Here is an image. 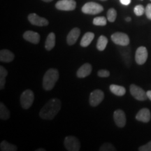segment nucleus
Wrapping results in <instances>:
<instances>
[{"instance_id": "dca6fc26", "label": "nucleus", "mask_w": 151, "mask_h": 151, "mask_svg": "<svg viewBox=\"0 0 151 151\" xmlns=\"http://www.w3.org/2000/svg\"><path fill=\"white\" fill-rule=\"evenodd\" d=\"M92 72V65L89 63H86L79 68L76 72V76L78 78H85L88 76Z\"/></svg>"}, {"instance_id": "9d476101", "label": "nucleus", "mask_w": 151, "mask_h": 151, "mask_svg": "<svg viewBox=\"0 0 151 151\" xmlns=\"http://www.w3.org/2000/svg\"><path fill=\"white\" fill-rule=\"evenodd\" d=\"M148 50L146 47L140 46L137 48L135 54V60L138 65H143L148 59Z\"/></svg>"}, {"instance_id": "f257e3e1", "label": "nucleus", "mask_w": 151, "mask_h": 151, "mask_svg": "<svg viewBox=\"0 0 151 151\" xmlns=\"http://www.w3.org/2000/svg\"><path fill=\"white\" fill-rule=\"evenodd\" d=\"M61 109V101L59 99H50L41 109L39 116L44 120H52Z\"/></svg>"}, {"instance_id": "2eb2a0df", "label": "nucleus", "mask_w": 151, "mask_h": 151, "mask_svg": "<svg viewBox=\"0 0 151 151\" xmlns=\"http://www.w3.org/2000/svg\"><path fill=\"white\" fill-rule=\"evenodd\" d=\"M150 111L148 109L146 108L141 109L136 116V119L138 121L143 122H148L150 120Z\"/></svg>"}, {"instance_id": "1a4fd4ad", "label": "nucleus", "mask_w": 151, "mask_h": 151, "mask_svg": "<svg viewBox=\"0 0 151 151\" xmlns=\"http://www.w3.org/2000/svg\"><path fill=\"white\" fill-rule=\"evenodd\" d=\"M76 6V2L75 0H60L55 4L56 9L60 11H73Z\"/></svg>"}, {"instance_id": "c756f323", "label": "nucleus", "mask_w": 151, "mask_h": 151, "mask_svg": "<svg viewBox=\"0 0 151 151\" xmlns=\"http://www.w3.org/2000/svg\"><path fill=\"white\" fill-rule=\"evenodd\" d=\"M139 150L140 151H151V141L147 143L146 145H143L139 148Z\"/></svg>"}, {"instance_id": "4c0bfd02", "label": "nucleus", "mask_w": 151, "mask_h": 151, "mask_svg": "<svg viewBox=\"0 0 151 151\" xmlns=\"http://www.w3.org/2000/svg\"><path fill=\"white\" fill-rule=\"evenodd\" d=\"M150 1H151V0H150Z\"/></svg>"}, {"instance_id": "c85d7f7f", "label": "nucleus", "mask_w": 151, "mask_h": 151, "mask_svg": "<svg viewBox=\"0 0 151 151\" xmlns=\"http://www.w3.org/2000/svg\"><path fill=\"white\" fill-rule=\"evenodd\" d=\"M97 75L98 76L101 77V78H107L110 76V72L106 69H101L97 72Z\"/></svg>"}, {"instance_id": "0eeeda50", "label": "nucleus", "mask_w": 151, "mask_h": 151, "mask_svg": "<svg viewBox=\"0 0 151 151\" xmlns=\"http://www.w3.org/2000/svg\"><path fill=\"white\" fill-rule=\"evenodd\" d=\"M129 90L132 95L139 101H145L148 99L146 92L140 87L136 86L134 84H132L130 86Z\"/></svg>"}, {"instance_id": "ddd939ff", "label": "nucleus", "mask_w": 151, "mask_h": 151, "mask_svg": "<svg viewBox=\"0 0 151 151\" xmlns=\"http://www.w3.org/2000/svg\"><path fill=\"white\" fill-rule=\"evenodd\" d=\"M81 35V30L78 27L73 28L69 32L68 34L67 37V44L69 46H72L78 40V37H80Z\"/></svg>"}, {"instance_id": "bb28decb", "label": "nucleus", "mask_w": 151, "mask_h": 151, "mask_svg": "<svg viewBox=\"0 0 151 151\" xmlns=\"http://www.w3.org/2000/svg\"><path fill=\"white\" fill-rule=\"evenodd\" d=\"M100 151H116V149L110 143H105L99 148Z\"/></svg>"}, {"instance_id": "423d86ee", "label": "nucleus", "mask_w": 151, "mask_h": 151, "mask_svg": "<svg viewBox=\"0 0 151 151\" xmlns=\"http://www.w3.org/2000/svg\"><path fill=\"white\" fill-rule=\"evenodd\" d=\"M65 146L69 151H78L81 148V143L76 137L69 136L65 139Z\"/></svg>"}, {"instance_id": "f03ea898", "label": "nucleus", "mask_w": 151, "mask_h": 151, "mask_svg": "<svg viewBox=\"0 0 151 151\" xmlns=\"http://www.w3.org/2000/svg\"><path fill=\"white\" fill-rule=\"evenodd\" d=\"M59 79V71L56 69H49L43 78V89L49 91L54 88L57 81Z\"/></svg>"}, {"instance_id": "a878e982", "label": "nucleus", "mask_w": 151, "mask_h": 151, "mask_svg": "<svg viewBox=\"0 0 151 151\" xmlns=\"http://www.w3.org/2000/svg\"><path fill=\"white\" fill-rule=\"evenodd\" d=\"M117 17V11L116 9L111 8L107 11V20L109 22H113L116 20Z\"/></svg>"}, {"instance_id": "9b49d317", "label": "nucleus", "mask_w": 151, "mask_h": 151, "mask_svg": "<svg viewBox=\"0 0 151 151\" xmlns=\"http://www.w3.org/2000/svg\"><path fill=\"white\" fill-rule=\"evenodd\" d=\"M28 20L31 24H34V25L39 26V27L47 26L49 24L47 19L39 16L36 14H30L28 16Z\"/></svg>"}, {"instance_id": "39448f33", "label": "nucleus", "mask_w": 151, "mask_h": 151, "mask_svg": "<svg viewBox=\"0 0 151 151\" xmlns=\"http://www.w3.org/2000/svg\"><path fill=\"white\" fill-rule=\"evenodd\" d=\"M111 40L115 44L120 46H127L129 43V38L127 35L122 32H116L111 35Z\"/></svg>"}, {"instance_id": "f8f14e48", "label": "nucleus", "mask_w": 151, "mask_h": 151, "mask_svg": "<svg viewBox=\"0 0 151 151\" xmlns=\"http://www.w3.org/2000/svg\"><path fill=\"white\" fill-rule=\"evenodd\" d=\"M115 123L118 127H124L126 124V116L125 113L121 109H118L113 113Z\"/></svg>"}, {"instance_id": "20e7f679", "label": "nucleus", "mask_w": 151, "mask_h": 151, "mask_svg": "<svg viewBox=\"0 0 151 151\" xmlns=\"http://www.w3.org/2000/svg\"><path fill=\"white\" fill-rule=\"evenodd\" d=\"M104 11V7L101 5L95 2H88L82 7V12L86 14L95 15L100 14Z\"/></svg>"}, {"instance_id": "4be33fe9", "label": "nucleus", "mask_w": 151, "mask_h": 151, "mask_svg": "<svg viewBox=\"0 0 151 151\" xmlns=\"http://www.w3.org/2000/svg\"><path fill=\"white\" fill-rule=\"evenodd\" d=\"M107 43H108V39L104 35L100 36L97 40V48L100 51H103V50H105L106 47L107 46Z\"/></svg>"}, {"instance_id": "412c9836", "label": "nucleus", "mask_w": 151, "mask_h": 151, "mask_svg": "<svg viewBox=\"0 0 151 151\" xmlns=\"http://www.w3.org/2000/svg\"><path fill=\"white\" fill-rule=\"evenodd\" d=\"M8 75V71L3 66H0V89L3 90L5 87L6 78Z\"/></svg>"}, {"instance_id": "72a5a7b5", "label": "nucleus", "mask_w": 151, "mask_h": 151, "mask_svg": "<svg viewBox=\"0 0 151 151\" xmlns=\"http://www.w3.org/2000/svg\"><path fill=\"white\" fill-rule=\"evenodd\" d=\"M42 1H45V2H50V1H53V0H42Z\"/></svg>"}, {"instance_id": "393cba45", "label": "nucleus", "mask_w": 151, "mask_h": 151, "mask_svg": "<svg viewBox=\"0 0 151 151\" xmlns=\"http://www.w3.org/2000/svg\"><path fill=\"white\" fill-rule=\"evenodd\" d=\"M106 22L107 19L104 16L97 17V18H94L93 20V24L94 25L105 26L106 24Z\"/></svg>"}, {"instance_id": "e433bc0d", "label": "nucleus", "mask_w": 151, "mask_h": 151, "mask_svg": "<svg viewBox=\"0 0 151 151\" xmlns=\"http://www.w3.org/2000/svg\"><path fill=\"white\" fill-rule=\"evenodd\" d=\"M100 1H106V0H100Z\"/></svg>"}, {"instance_id": "473e14b6", "label": "nucleus", "mask_w": 151, "mask_h": 151, "mask_svg": "<svg viewBox=\"0 0 151 151\" xmlns=\"http://www.w3.org/2000/svg\"><path fill=\"white\" fill-rule=\"evenodd\" d=\"M147 96H148V98L150 100H151V90H148V92H146Z\"/></svg>"}, {"instance_id": "2f4dec72", "label": "nucleus", "mask_w": 151, "mask_h": 151, "mask_svg": "<svg viewBox=\"0 0 151 151\" xmlns=\"http://www.w3.org/2000/svg\"><path fill=\"white\" fill-rule=\"evenodd\" d=\"M120 1L122 4L125 5V6L129 5V4L131 3V0H120Z\"/></svg>"}, {"instance_id": "aec40b11", "label": "nucleus", "mask_w": 151, "mask_h": 151, "mask_svg": "<svg viewBox=\"0 0 151 151\" xmlns=\"http://www.w3.org/2000/svg\"><path fill=\"white\" fill-rule=\"evenodd\" d=\"M109 88H110L111 92L113 94H114L116 96H120H120H123L126 92L125 88L123 86H118V85H111Z\"/></svg>"}, {"instance_id": "c9c22d12", "label": "nucleus", "mask_w": 151, "mask_h": 151, "mask_svg": "<svg viewBox=\"0 0 151 151\" xmlns=\"http://www.w3.org/2000/svg\"><path fill=\"white\" fill-rule=\"evenodd\" d=\"M46 150L45 149H43V148H41V149H37V151H45Z\"/></svg>"}, {"instance_id": "6ab92c4d", "label": "nucleus", "mask_w": 151, "mask_h": 151, "mask_svg": "<svg viewBox=\"0 0 151 151\" xmlns=\"http://www.w3.org/2000/svg\"><path fill=\"white\" fill-rule=\"evenodd\" d=\"M94 34L92 32H87L85 34L83 37L81 41V46L83 48H86V47L88 46L91 43L92 40L94 39Z\"/></svg>"}, {"instance_id": "f3484780", "label": "nucleus", "mask_w": 151, "mask_h": 151, "mask_svg": "<svg viewBox=\"0 0 151 151\" xmlns=\"http://www.w3.org/2000/svg\"><path fill=\"white\" fill-rule=\"evenodd\" d=\"M14 54L10 50L3 49L0 51V61L1 62L9 63V62H12L14 60Z\"/></svg>"}, {"instance_id": "7ed1b4c3", "label": "nucleus", "mask_w": 151, "mask_h": 151, "mask_svg": "<svg viewBox=\"0 0 151 151\" xmlns=\"http://www.w3.org/2000/svg\"><path fill=\"white\" fill-rule=\"evenodd\" d=\"M35 100L34 92L30 90H26L20 95V104L24 109H29Z\"/></svg>"}, {"instance_id": "a211bd4d", "label": "nucleus", "mask_w": 151, "mask_h": 151, "mask_svg": "<svg viewBox=\"0 0 151 151\" xmlns=\"http://www.w3.org/2000/svg\"><path fill=\"white\" fill-rule=\"evenodd\" d=\"M55 46V35L53 32H50L46 38L45 48L47 50H51Z\"/></svg>"}, {"instance_id": "5701e85b", "label": "nucleus", "mask_w": 151, "mask_h": 151, "mask_svg": "<svg viewBox=\"0 0 151 151\" xmlns=\"http://www.w3.org/2000/svg\"><path fill=\"white\" fill-rule=\"evenodd\" d=\"M10 118V111L2 102L0 104V118L2 120H6Z\"/></svg>"}, {"instance_id": "4468645a", "label": "nucleus", "mask_w": 151, "mask_h": 151, "mask_svg": "<svg viewBox=\"0 0 151 151\" xmlns=\"http://www.w3.org/2000/svg\"><path fill=\"white\" fill-rule=\"evenodd\" d=\"M23 38L26 41L38 44L40 41V35L39 34L33 31H27L23 34Z\"/></svg>"}, {"instance_id": "f704fd0d", "label": "nucleus", "mask_w": 151, "mask_h": 151, "mask_svg": "<svg viewBox=\"0 0 151 151\" xmlns=\"http://www.w3.org/2000/svg\"><path fill=\"white\" fill-rule=\"evenodd\" d=\"M125 20H126V21H127V22H129L130 20H131V18H130L129 17H128V18H127L125 19Z\"/></svg>"}, {"instance_id": "7c9ffc66", "label": "nucleus", "mask_w": 151, "mask_h": 151, "mask_svg": "<svg viewBox=\"0 0 151 151\" xmlns=\"http://www.w3.org/2000/svg\"><path fill=\"white\" fill-rule=\"evenodd\" d=\"M145 14H146L147 18L151 20V4H148L145 8Z\"/></svg>"}, {"instance_id": "b1692460", "label": "nucleus", "mask_w": 151, "mask_h": 151, "mask_svg": "<svg viewBox=\"0 0 151 151\" xmlns=\"http://www.w3.org/2000/svg\"><path fill=\"white\" fill-rule=\"evenodd\" d=\"M0 149L1 151H16L18 150V148L6 141H3L0 145Z\"/></svg>"}, {"instance_id": "cd10ccee", "label": "nucleus", "mask_w": 151, "mask_h": 151, "mask_svg": "<svg viewBox=\"0 0 151 151\" xmlns=\"http://www.w3.org/2000/svg\"><path fill=\"white\" fill-rule=\"evenodd\" d=\"M134 12L136 16H141L145 13V8L142 5H137L134 7Z\"/></svg>"}, {"instance_id": "6e6552de", "label": "nucleus", "mask_w": 151, "mask_h": 151, "mask_svg": "<svg viewBox=\"0 0 151 151\" xmlns=\"http://www.w3.org/2000/svg\"><path fill=\"white\" fill-rule=\"evenodd\" d=\"M104 98V93L101 90H95L90 93V104L92 106H97L101 104Z\"/></svg>"}]
</instances>
